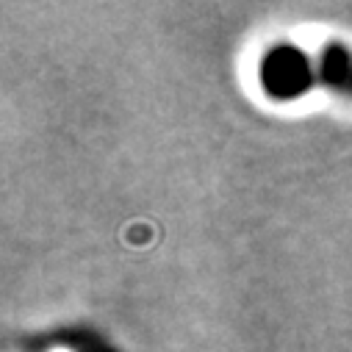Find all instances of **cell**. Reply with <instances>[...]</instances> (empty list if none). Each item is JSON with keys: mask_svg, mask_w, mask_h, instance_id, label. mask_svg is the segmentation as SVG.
I'll return each instance as SVG.
<instances>
[{"mask_svg": "<svg viewBox=\"0 0 352 352\" xmlns=\"http://www.w3.org/2000/svg\"><path fill=\"white\" fill-rule=\"evenodd\" d=\"M258 83L267 98L278 103L300 100L319 83L316 61L294 42H275L261 53L258 61Z\"/></svg>", "mask_w": 352, "mask_h": 352, "instance_id": "6da1fadb", "label": "cell"}, {"mask_svg": "<svg viewBox=\"0 0 352 352\" xmlns=\"http://www.w3.org/2000/svg\"><path fill=\"white\" fill-rule=\"evenodd\" d=\"M319 83L352 100V50L344 42H324L316 56Z\"/></svg>", "mask_w": 352, "mask_h": 352, "instance_id": "7a4b0ae2", "label": "cell"}]
</instances>
